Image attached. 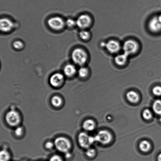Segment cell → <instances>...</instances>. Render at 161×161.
<instances>
[{
	"label": "cell",
	"instance_id": "obj_1",
	"mask_svg": "<svg viewBox=\"0 0 161 161\" xmlns=\"http://www.w3.org/2000/svg\"><path fill=\"white\" fill-rule=\"evenodd\" d=\"M72 58L75 64L82 67L87 61L88 55L86 51L83 49L77 48L72 52Z\"/></svg>",
	"mask_w": 161,
	"mask_h": 161
},
{
	"label": "cell",
	"instance_id": "obj_2",
	"mask_svg": "<svg viewBox=\"0 0 161 161\" xmlns=\"http://www.w3.org/2000/svg\"><path fill=\"white\" fill-rule=\"evenodd\" d=\"M140 45L136 41L130 39L125 41L122 46L124 53L129 57L136 54L139 51Z\"/></svg>",
	"mask_w": 161,
	"mask_h": 161
},
{
	"label": "cell",
	"instance_id": "obj_3",
	"mask_svg": "<svg viewBox=\"0 0 161 161\" xmlns=\"http://www.w3.org/2000/svg\"><path fill=\"white\" fill-rule=\"evenodd\" d=\"M54 145L57 149L61 153H68L71 147V143L67 138L63 137H58L55 140Z\"/></svg>",
	"mask_w": 161,
	"mask_h": 161
},
{
	"label": "cell",
	"instance_id": "obj_4",
	"mask_svg": "<svg viewBox=\"0 0 161 161\" xmlns=\"http://www.w3.org/2000/svg\"><path fill=\"white\" fill-rule=\"evenodd\" d=\"M78 143L81 147L88 149L96 142L94 137L89 136L85 132H82L78 137Z\"/></svg>",
	"mask_w": 161,
	"mask_h": 161
},
{
	"label": "cell",
	"instance_id": "obj_5",
	"mask_svg": "<svg viewBox=\"0 0 161 161\" xmlns=\"http://www.w3.org/2000/svg\"><path fill=\"white\" fill-rule=\"evenodd\" d=\"M77 26L82 30H87L92 24V19L88 14H82L76 20Z\"/></svg>",
	"mask_w": 161,
	"mask_h": 161
},
{
	"label": "cell",
	"instance_id": "obj_6",
	"mask_svg": "<svg viewBox=\"0 0 161 161\" xmlns=\"http://www.w3.org/2000/svg\"><path fill=\"white\" fill-rule=\"evenodd\" d=\"M48 25L52 29L56 31L62 30L65 26V22L63 19L59 16L51 17L48 20Z\"/></svg>",
	"mask_w": 161,
	"mask_h": 161
},
{
	"label": "cell",
	"instance_id": "obj_7",
	"mask_svg": "<svg viewBox=\"0 0 161 161\" xmlns=\"http://www.w3.org/2000/svg\"><path fill=\"white\" fill-rule=\"evenodd\" d=\"M94 137L96 142L103 145L109 144L113 139L111 134L108 131L105 130L99 131Z\"/></svg>",
	"mask_w": 161,
	"mask_h": 161
},
{
	"label": "cell",
	"instance_id": "obj_8",
	"mask_svg": "<svg viewBox=\"0 0 161 161\" xmlns=\"http://www.w3.org/2000/svg\"><path fill=\"white\" fill-rule=\"evenodd\" d=\"M6 122L12 127H15L20 124V118L17 112L11 110L6 114L5 117Z\"/></svg>",
	"mask_w": 161,
	"mask_h": 161
},
{
	"label": "cell",
	"instance_id": "obj_9",
	"mask_svg": "<svg viewBox=\"0 0 161 161\" xmlns=\"http://www.w3.org/2000/svg\"><path fill=\"white\" fill-rule=\"evenodd\" d=\"M105 48L111 54H118L120 51L121 47L118 41L111 39L106 42Z\"/></svg>",
	"mask_w": 161,
	"mask_h": 161
},
{
	"label": "cell",
	"instance_id": "obj_10",
	"mask_svg": "<svg viewBox=\"0 0 161 161\" xmlns=\"http://www.w3.org/2000/svg\"><path fill=\"white\" fill-rule=\"evenodd\" d=\"M148 28L151 32L157 34L161 31V21L158 15L152 17L148 23Z\"/></svg>",
	"mask_w": 161,
	"mask_h": 161
},
{
	"label": "cell",
	"instance_id": "obj_11",
	"mask_svg": "<svg viewBox=\"0 0 161 161\" xmlns=\"http://www.w3.org/2000/svg\"><path fill=\"white\" fill-rule=\"evenodd\" d=\"M64 80V76L62 74L56 73L53 74L50 77V82L52 86L58 87L63 84Z\"/></svg>",
	"mask_w": 161,
	"mask_h": 161
},
{
	"label": "cell",
	"instance_id": "obj_12",
	"mask_svg": "<svg viewBox=\"0 0 161 161\" xmlns=\"http://www.w3.org/2000/svg\"><path fill=\"white\" fill-rule=\"evenodd\" d=\"M14 24L12 20L8 18L1 19L0 21V29L4 32H8L13 28Z\"/></svg>",
	"mask_w": 161,
	"mask_h": 161
},
{
	"label": "cell",
	"instance_id": "obj_13",
	"mask_svg": "<svg viewBox=\"0 0 161 161\" xmlns=\"http://www.w3.org/2000/svg\"><path fill=\"white\" fill-rule=\"evenodd\" d=\"M129 58V56L124 53L118 54L114 58L115 64L119 67H124L128 62Z\"/></svg>",
	"mask_w": 161,
	"mask_h": 161
},
{
	"label": "cell",
	"instance_id": "obj_14",
	"mask_svg": "<svg viewBox=\"0 0 161 161\" xmlns=\"http://www.w3.org/2000/svg\"><path fill=\"white\" fill-rule=\"evenodd\" d=\"M64 75L68 77H72L75 75L77 72L76 68L74 64H67L64 69Z\"/></svg>",
	"mask_w": 161,
	"mask_h": 161
},
{
	"label": "cell",
	"instance_id": "obj_15",
	"mask_svg": "<svg viewBox=\"0 0 161 161\" xmlns=\"http://www.w3.org/2000/svg\"><path fill=\"white\" fill-rule=\"evenodd\" d=\"M126 97L129 102L132 103H137L140 99L138 93L134 91L128 92L126 94Z\"/></svg>",
	"mask_w": 161,
	"mask_h": 161
},
{
	"label": "cell",
	"instance_id": "obj_16",
	"mask_svg": "<svg viewBox=\"0 0 161 161\" xmlns=\"http://www.w3.org/2000/svg\"><path fill=\"white\" fill-rule=\"evenodd\" d=\"M95 123L92 119H88L84 121L83 124V127L84 130L87 131H91L95 128Z\"/></svg>",
	"mask_w": 161,
	"mask_h": 161
},
{
	"label": "cell",
	"instance_id": "obj_17",
	"mask_svg": "<svg viewBox=\"0 0 161 161\" xmlns=\"http://www.w3.org/2000/svg\"><path fill=\"white\" fill-rule=\"evenodd\" d=\"M139 147L142 152L147 153L150 150L151 144L147 140H143L140 142Z\"/></svg>",
	"mask_w": 161,
	"mask_h": 161
},
{
	"label": "cell",
	"instance_id": "obj_18",
	"mask_svg": "<svg viewBox=\"0 0 161 161\" xmlns=\"http://www.w3.org/2000/svg\"><path fill=\"white\" fill-rule=\"evenodd\" d=\"M153 111L156 114L161 116V100L157 99L153 105Z\"/></svg>",
	"mask_w": 161,
	"mask_h": 161
},
{
	"label": "cell",
	"instance_id": "obj_19",
	"mask_svg": "<svg viewBox=\"0 0 161 161\" xmlns=\"http://www.w3.org/2000/svg\"><path fill=\"white\" fill-rule=\"evenodd\" d=\"M80 37L82 40L88 41L91 39V34L90 31L87 30H82L79 34Z\"/></svg>",
	"mask_w": 161,
	"mask_h": 161
},
{
	"label": "cell",
	"instance_id": "obj_20",
	"mask_svg": "<svg viewBox=\"0 0 161 161\" xmlns=\"http://www.w3.org/2000/svg\"><path fill=\"white\" fill-rule=\"evenodd\" d=\"M89 70L87 68L82 66L78 70V74L80 78H85L88 76Z\"/></svg>",
	"mask_w": 161,
	"mask_h": 161
},
{
	"label": "cell",
	"instance_id": "obj_21",
	"mask_svg": "<svg viewBox=\"0 0 161 161\" xmlns=\"http://www.w3.org/2000/svg\"><path fill=\"white\" fill-rule=\"evenodd\" d=\"M62 99L58 96H54L51 99V103L53 106L58 107L62 105Z\"/></svg>",
	"mask_w": 161,
	"mask_h": 161
},
{
	"label": "cell",
	"instance_id": "obj_22",
	"mask_svg": "<svg viewBox=\"0 0 161 161\" xmlns=\"http://www.w3.org/2000/svg\"><path fill=\"white\" fill-rule=\"evenodd\" d=\"M10 155L8 151L5 150L1 151L0 153V161H9Z\"/></svg>",
	"mask_w": 161,
	"mask_h": 161
},
{
	"label": "cell",
	"instance_id": "obj_23",
	"mask_svg": "<svg viewBox=\"0 0 161 161\" xmlns=\"http://www.w3.org/2000/svg\"><path fill=\"white\" fill-rule=\"evenodd\" d=\"M142 116L143 118L146 120H149L152 119L153 114L151 112L149 109H146L143 110L142 113Z\"/></svg>",
	"mask_w": 161,
	"mask_h": 161
},
{
	"label": "cell",
	"instance_id": "obj_24",
	"mask_svg": "<svg viewBox=\"0 0 161 161\" xmlns=\"http://www.w3.org/2000/svg\"><path fill=\"white\" fill-rule=\"evenodd\" d=\"M65 25L69 28H74L77 26L76 21L73 19H68L65 22Z\"/></svg>",
	"mask_w": 161,
	"mask_h": 161
},
{
	"label": "cell",
	"instance_id": "obj_25",
	"mask_svg": "<svg viewBox=\"0 0 161 161\" xmlns=\"http://www.w3.org/2000/svg\"><path fill=\"white\" fill-rule=\"evenodd\" d=\"M13 47L15 49L17 50H20L23 48L24 45L23 42L20 41H16L14 42Z\"/></svg>",
	"mask_w": 161,
	"mask_h": 161
},
{
	"label": "cell",
	"instance_id": "obj_26",
	"mask_svg": "<svg viewBox=\"0 0 161 161\" xmlns=\"http://www.w3.org/2000/svg\"><path fill=\"white\" fill-rule=\"evenodd\" d=\"M86 155L89 158H93L96 155V151L94 149L91 148H88L86 152Z\"/></svg>",
	"mask_w": 161,
	"mask_h": 161
},
{
	"label": "cell",
	"instance_id": "obj_27",
	"mask_svg": "<svg viewBox=\"0 0 161 161\" xmlns=\"http://www.w3.org/2000/svg\"><path fill=\"white\" fill-rule=\"evenodd\" d=\"M153 94L157 96H161V86H156L152 90Z\"/></svg>",
	"mask_w": 161,
	"mask_h": 161
},
{
	"label": "cell",
	"instance_id": "obj_28",
	"mask_svg": "<svg viewBox=\"0 0 161 161\" xmlns=\"http://www.w3.org/2000/svg\"><path fill=\"white\" fill-rule=\"evenodd\" d=\"M49 161H64L63 158L59 155H54L50 158Z\"/></svg>",
	"mask_w": 161,
	"mask_h": 161
},
{
	"label": "cell",
	"instance_id": "obj_29",
	"mask_svg": "<svg viewBox=\"0 0 161 161\" xmlns=\"http://www.w3.org/2000/svg\"><path fill=\"white\" fill-rule=\"evenodd\" d=\"M23 130L21 127H17L15 131V134L17 136H20L23 135Z\"/></svg>",
	"mask_w": 161,
	"mask_h": 161
},
{
	"label": "cell",
	"instance_id": "obj_30",
	"mask_svg": "<svg viewBox=\"0 0 161 161\" xmlns=\"http://www.w3.org/2000/svg\"><path fill=\"white\" fill-rule=\"evenodd\" d=\"M53 147V144L51 142H47L45 144V147L47 149H52Z\"/></svg>",
	"mask_w": 161,
	"mask_h": 161
},
{
	"label": "cell",
	"instance_id": "obj_31",
	"mask_svg": "<svg viewBox=\"0 0 161 161\" xmlns=\"http://www.w3.org/2000/svg\"><path fill=\"white\" fill-rule=\"evenodd\" d=\"M157 160L158 161H161V153L158 156Z\"/></svg>",
	"mask_w": 161,
	"mask_h": 161
},
{
	"label": "cell",
	"instance_id": "obj_32",
	"mask_svg": "<svg viewBox=\"0 0 161 161\" xmlns=\"http://www.w3.org/2000/svg\"><path fill=\"white\" fill-rule=\"evenodd\" d=\"M159 121H160V122L161 123V116L160 117V119H159Z\"/></svg>",
	"mask_w": 161,
	"mask_h": 161
}]
</instances>
